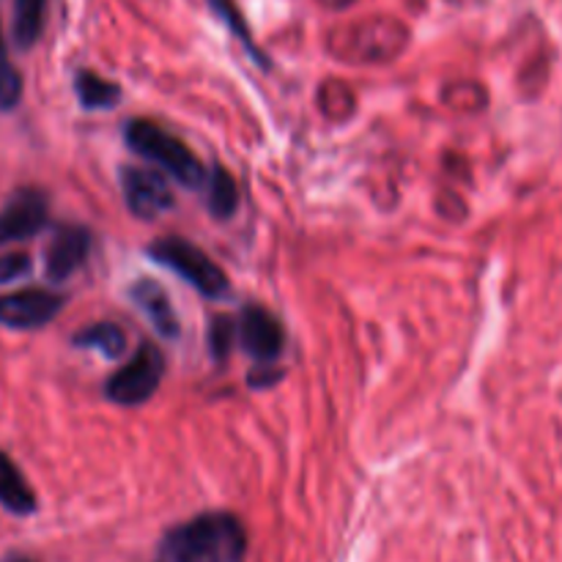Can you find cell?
Listing matches in <instances>:
<instances>
[{"instance_id": "6da1fadb", "label": "cell", "mask_w": 562, "mask_h": 562, "mask_svg": "<svg viewBox=\"0 0 562 562\" xmlns=\"http://www.w3.org/2000/svg\"><path fill=\"white\" fill-rule=\"evenodd\" d=\"M247 532L234 514L209 510L170 527L157 543L154 562H245Z\"/></svg>"}, {"instance_id": "7a4b0ae2", "label": "cell", "mask_w": 562, "mask_h": 562, "mask_svg": "<svg viewBox=\"0 0 562 562\" xmlns=\"http://www.w3.org/2000/svg\"><path fill=\"white\" fill-rule=\"evenodd\" d=\"M124 140L137 157L146 159L151 168H159L165 176L179 181L181 187H203L206 168L201 159L192 154V148L173 132L162 130L159 124L148 119H132L124 126Z\"/></svg>"}, {"instance_id": "3957f363", "label": "cell", "mask_w": 562, "mask_h": 562, "mask_svg": "<svg viewBox=\"0 0 562 562\" xmlns=\"http://www.w3.org/2000/svg\"><path fill=\"white\" fill-rule=\"evenodd\" d=\"M146 256L154 263H159V267L179 274L184 283H190L206 300L220 302L225 296H231V280L223 272V267L214 263L201 247L181 239V236H162V239L151 241L146 247Z\"/></svg>"}, {"instance_id": "277c9868", "label": "cell", "mask_w": 562, "mask_h": 562, "mask_svg": "<svg viewBox=\"0 0 562 562\" xmlns=\"http://www.w3.org/2000/svg\"><path fill=\"white\" fill-rule=\"evenodd\" d=\"M168 362L159 346L143 340L135 355L126 360L124 368L110 373L104 382V398L115 406H140L154 398V393L162 384Z\"/></svg>"}, {"instance_id": "5b68a950", "label": "cell", "mask_w": 562, "mask_h": 562, "mask_svg": "<svg viewBox=\"0 0 562 562\" xmlns=\"http://www.w3.org/2000/svg\"><path fill=\"white\" fill-rule=\"evenodd\" d=\"M236 340L256 366H274L285 349V333L280 318L263 305H245L236 318Z\"/></svg>"}, {"instance_id": "8992f818", "label": "cell", "mask_w": 562, "mask_h": 562, "mask_svg": "<svg viewBox=\"0 0 562 562\" xmlns=\"http://www.w3.org/2000/svg\"><path fill=\"white\" fill-rule=\"evenodd\" d=\"M121 192H124V203L137 220H157L168 209H173L176 198L170 192L168 176L162 170L135 168V165H124L119 170Z\"/></svg>"}, {"instance_id": "52a82bcc", "label": "cell", "mask_w": 562, "mask_h": 562, "mask_svg": "<svg viewBox=\"0 0 562 562\" xmlns=\"http://www.w3.org/2000/svg\"><path fill=\"white\" fill-rule=\"evenodd\" d=\"M64 311V296L47 289H20L0 296V324L9 329H42Z\"/></svg>"}, {"instance_id": "ba28073f", "label": "cell", "mask_w": 562, "mask_h": 562, "mask_svg": "<svg viewBox=\"0 0 562 562\" xmlns=\"http://www.w3.org/2000/svg\"><path fill=\"white\" fill-rule=\"evenodd\" d=\"M47 220L49 201L42 190H33V187L16 190L0 209V247L31 239L38 231H44Z\"/></svg>"}, {"instance_id": "9c48e42d", "label": "cell", "mask_w": 562, "mask_h": 562, "mask_svg": "<svg viewBox=\"0 0 562 562\" xmlns=\"http://www.w3.org/2000/svg\"><path fill=\"white\" fill-rule=\"evenodd\" d=\"M91 252V234L82 225H60L44 250V274L49 283H64L86 263Z\"/></svg>"}, {"instance_id": "30bf717a", "label": "cell", "mask_w": 562, "mask_h": 562, "mask_svg": "<svg viewBox=\"0 0 562 562\" xmlns=\"http://www.w3.org/2000/svg\"><path fill=\"white\" fill-rule=\"evenodd\" d=\"M130 300L143 316L148 318L154 329H157L162 338L176 340L181 335L179 316H176V307L170 302V294L157 283V280L140 278L130 285Z\"/></svg>"}, {"instance_id": "8fae6325", "label": "cell", "mask_w": 562, "mask_h": 562, "mask_svg": "<svg viewBox=\"0 0 562 562\" xmlns=\"http://www.w3.org/2000/svg\"><path fill=\"white\" fill-rule=\"evenodd\" d=\"M0 505L14 516H31L36 510V494L31 483L3 450H0Z\"/></svg>"}, {"instance_id": "7c38bea8", "label": "cell", "mask_w": 562, "mask_h": 562, "mask_svg": "<svg viewBox=\"0 0 562 562\" xmlns=\"http://www.w3.org/2000/svg\"><path fill=\"white\" fill-rule=\"evenodd\" d=\"M203 195H206V209L214 220H231L239 209V187H236L234 176L225 168L206 170L203 179Z\"/></svg>"}, {"instance_id": "4fadbf2b", "label": "cell", "mask_w": 562, "mask_h": 562, "mask_svg": "<svg viewBox=\"0 0 562 562\" xmlns=\"http://www.w3.org/2000/svg\"><path fill=\"white\" fill-rule=\"evenodd\" d=\"M121 86L113 80H104L97 71L80 69L75 75V97L82 110H113L121 102Z\"/></svg>"}, {"instance_id": "5bb4252c", "label": "cell", "mask_w": 562, "mask_h": 562, "mask_svg": "<svg viewBox=\"0 0 562 562\" xmlns=\"http://www.w3.org/2000/svg\"><path fill=\"white\" fill-rule=\"evenodd\" d=\"M71 344L77 349L99 351L104 360H121L126 355V333L113 322H97L91 327L75 333Z\"/></svg>"}, {"instance_id": "9a60e30c", "label": "cell", "mask_w": 562, "mask_h": 562, "mask_svg": "<svg viewBox=\"0 0 562 562\" xmlns=\"http://www.w3.org/2000/svg\"><path fill=\"white\" fill-rule=\"evenodd\" d=\"M49 0H14V20H11V36L20 49H31L38 42L44 27V11Z\"/></svg>"}, {"instance_id": "2e32d148", "label": "cell", "mask_w": 562, "mask_h": 562, "mask_svg": "<svg viewBox=\"0 0 562 562\" xmlns=\"http://www.w3.org/2000/svg\"><path fill=\"white\" fill-rule=\"evenodd\" d=\"M206 3H209V9L214 11V16H217V20L223 22V25L228 27V31L234 33L236 38H239L241 47H245L247 55H250V58H252V64L261 66V69H269V58L261 53V47H258V44L252 42L250 27H247L245 16H241V11L236 9L234 0H206Z\"/></svg>"}, {"instance_id": "e0dca14e", "label": "cell", "mask_w": 562, "mask_h": 562, "mask_svg": "<svg viewBox=\"0 0 562 562\" xmlns=\"http://www.w3.org/2000/svg\"><path fill=\"white\" fill-rule=\"evenodd\" d=\"M22 99V75L11 64L9 47H5L3 27H0V113H11Z\"/></svg>"}, {"instance_id": "ac0fdd59", "label": "cell", "mask_w": 562, "mask_h": 562, "mask_svg": "<svg viewBox=\"0 0 562 562\" xmlns=\"http://www.w3.org/2000/svg\"><path fill=\"white\" fill-rule=\"evenodd\" d=\"M236 346V318L234 316H217L209 324V355L212 360L225 362Z\"/></svg>"}, {"instance_id": "d6986e66", "label": "cell", "mask_w": 562, "mask_h": 562, "mask_svg": "<svg viewBox=\"0 0 562 562\" xmlns=\"http://www.w3.org/2000/svg\"><path fill=\"white\" fill-rule=\"evenodd\" d=\"M33 263L27 252H5L0 256V283H14L22 280L25 274H31Z\"/></svg>"}, {"instance_id": "ffe728a7", "label": "cell", "mask_w": 562, "mask_h": 562, "mask_svg": "<svg viewBox=\"0 0 562 562\" xmlns=\"http://www.w3.org/2000/svg\"><path fill=\"white\" fill-rule=\"evenodd\" d=\"M280 379H283V371H280L278 366H256L250 371V376H247V384H250L252 390H269L274 387Z\"/></svg>"}, {"instance_id": "44dd1931", "label": "cell", "mask_w": 562, "mask_h": 562, "mask_svg": "<svg viewBox=\"0 0 562 562\" xmlns=\"http://www.w3.org/2000/svg\"><path fill=\"white\" fill-rule=\"evenodd\" d=\"M9 562H31V560H25V558H14V560H9Z\"/></svg>"}]
</instances>
